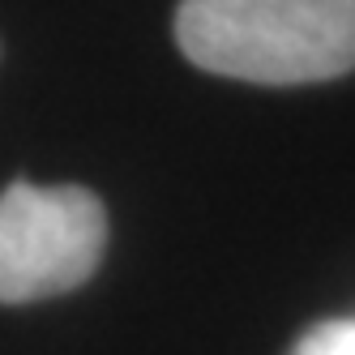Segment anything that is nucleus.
<instances>
[{
	"instance_id": "nucleus-1",
	"label": "nucleus",
	"mask_w": 355,
	"mask_h": 355,
	"mask_svg": "<svg viewBox=\"0 0 355 355\" xmlns=\"http://www.w3.org/2000/svg\"><path fill=\"white\" fill-rule=\"evenodd\" d=\"M175 43L232 82H334L355 73V0H180Z\"/></svg>"
},
{
	"instance_id": "nucleus-2",
	"label": "nucleus",
	"mask_w": 355,
	"mask_h": 355,
	"mask_svg": "<svg viewBox=\"0 0 355 355\" xmlns=\"http://www.w3.org/2000/svg\"><path fill=\"white\" fill-rule=\"evenodd\" d=\"M107 248V210L82 184L0 193V304L64 295L90 283Z\"/></svg>"
},
{
	"instance_id": "nucleus-3",
	"label": "nucleus",
	"mask_w": 355,
	"mask_h": 355,
	"mask_svg": "<svg viewBox=\"0 0 355 355\" xmlns=\"http://www.w3.org/2000/svg\"><path fill=\"white\" fill-rule=\"evenodd\" d=\"M291 355H355V317L317 321L295 338Z\"/></svg>"
}]
</instances>
